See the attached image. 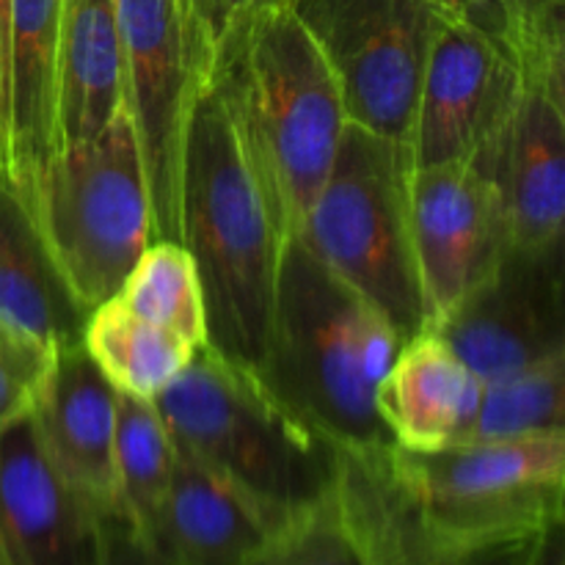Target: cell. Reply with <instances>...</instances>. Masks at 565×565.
I'll list each match as a JSON object with an SVG mask.
<instances>
[{
	"mask_svg": "<svg viewBox=\"0 0 565 565\" xmlns=\"http://www.w3.org/2000/svg\"><path fill=\"white\" fill-rule=\"evenodd\" d=\"M401 348L403 337L375 303L287 237L257 375L292 414L342 450L392 441L375 392Z\"/></svg>",
	"mask_w": 565,
	"mask_h": 565,
	"instance_id": "3957f363",
	"label": "cell"
},
{
	"mask_svg": "<svg viewBox=\"0 0 565 565\" xmlns=\"http://www.w3.org/2000/svg\"><path fill=\"white\" fill-rule=\"evenodd\" d=\"M210 83L235 121L281 232L296 237L348 125L329 61L290 6L252 11L226 22L215 39Z\"/></svg>",
	"mask_w": 565,
	"mask_h": 565,
	"instance_id": "6da1fadb",
	"label": "cell"
},
{
	"mask_svg": "<svg viewBox=\"0 0 565 565\" xmlns=\"http://www.w3.org/2000/svg\"><path fill=\"white\" fill-rule=\"evenodd\" d=\"M83 348L116 392L154 401L191 362L196 348L132 315L119 298L88 312Z\"/></svg>",
	"mask_w": 565,
	"mask_h": 565,
	"instance_id": "7402d4cb",
	"label": "cell"
},
{
	"mask_svg": "<svg viewBox=\"0 0 565 565\" xmlns=\"http://www.w3.org/2000/svg\"><path fill=\"white\" fill-rule=\"evenodd\" d=\"M348 452L395 511L441 550L524 539L563 522V430L456 441L430 452L392 441Z\"/></svg>",
	"mask_w": 565,
	"mask_h": 565,
	"instance_id": "5b68a950",
	"label": "cell"
},
{
	"mask_svg": "<svg viewBox=\"0 0 565 565\" xmlns=\"http://www.w3.org/2000/svg\"><path fill=\"white\" fill-rule=\"evenodd\" d=\"M6 174L25 202L55 154L61 0H3Z\"/></svg>",
	"mask_w": 565,
	"mask_h": 565,
	"instance_id": "2e32d148",
	"label": "cell"
},
{
	"mask_svg": "<svg viewBox=\"0 0 565 565\" xmlns=\"http://www.w3.org/2000/svg\"><path fill=\"white\" fill-rule=\"evenodd\" d=\"M522 92L511 55L452 6H441L406 136L414 169L472 163Z\"/></svg>",
	"mask_w": 565,
	"mask_h": 565,
	"instance_id": "30bf717a",
	"label": "cell"
},
{
	"mask_svg": "<svg viewBox=\"0 0 565 565\" xmlns=\"http://www.w3.org/2000/svg\"><path fill=\"white\" fill-rule=\"evenodd\" d=\"M334 72L351 125L406 143L436 0H292Z\"/></svg>",
	"mask_w": 565,
	"mask_h": 565,
	"instance_id": "9c48e42d",
	"label": "cell"
},
{
	"mask_svg": "<svg viewBox=\"0 0 565 565\" xmlns=\"http://www.w3.org/2000/svg\"><path fill=\"white\" fill-rule=\"evenodd\" d=\"M86 318L50 259L31 210L0 171V329L64 348L83 340Z\"/></svg>",
	"mask_w": 565,
	"mask_h": 565,
	"instance_id": "ffe728a7",
	"label": "cell"
},
{
	"mask_svg": "<svg viewBox=\"0 0 565 565\" xmlns=\"http://www.w3.org/2000/svg\"><path fill=\"white\" fill-rule=\"evenodd\" d=\"M0 552L9 565H97V516L50 467L31 417L0 430Z\"/></svg>",
	"mask_w": 565,
	"mask_h": 565,
	"instance_id": "9a60e30c",
	"label": "cell"
},
{
	"mask_svg": "<svg viewBox=\"0 0 565 565\" xmlns=\"http://www.w3.org/2000/svg\"><path fill=\"white\" fill-rule=\"evenodd\" d=\"M472 163L500 193L513 246H563L565 83H522L505 125Z\"/></svg>",
	"mask_w": 565,
	"mask_h": 565,
	"instance_id": "4fadbf2b",
	"label": "cell"
},
{
	"mask_svg": "<svg viewBox=\"0 0 565 565\" xmlns=\"http://www.w3.org/2000/svg\"><path fill=\"white\" fill-rule=\"evenodd\" d=\"M565 414V353L483 384L478 412L461 441L561 434Z\"/></svg>",
	"mask_w": 565,
	"mask_h": 565,
	"instance_id": "d4e9b609",
	"label": "cell"
},
{
	"mask_svg": "<svg viewBox=\"0 0 565 565\" xmlns=\"http://www.w3.org/2000/svg\"><path fill=\"white\" fill-rule=\"evenodd\" d=\"M276 533L257 502L174 439V467L149 541L177 565H248Z\"/></svg>",
	"mask_w": 565,
	"mask_h": 565,
	"instance_id": "e0dca14e",
	"label": "cell"
},
{
	"mask_svg": "<svg viewBox=\"0 0 565 565\" xmlns=\"http://www.w3.org/2000/svg\"><path fill=\"white\" fill-rule=\"evenodd\" d=\"M287 6H292V0H177V9L191 17L213 42L235 17L265 9H287Z\"/></svg>",
	"mask_w": 565,
	"mask_h": 565,
	"instance_id": "f546056e",
	"label": "cell"
},
{
	"mask_svg": "<svg viewBox=\"0 0 565 565\" xmlns=\"http://www.w3.org/2000/svg\"><path fill=\"white\" fill-rule=\"evenodd\" d=\"M125 108L116 0H61L55 152L97 136Z\"/></svg>",
	"mask_w": 565,
	"mask_h": 565,
	"instance_id": "d6986e66",
	"label": "cell"
},
{
	"mask_svg": "<svg viewBox=\"0 0 565 565\" xmlns=\"http://www.w3.org/2000/svg\"><path fill=\"white\" fill-rule=\"evenodd\" d=\"M436 3H441V6H452V9H458V6H461V0H436Z\"/></svg>",
	"mask_w": 565,
	"mask_h": 565,
	"instance_id": "836d02e7",
	"label": "cell"
},
{
	"mask_svg": "<svg viewBox=\"0 0 565 565\" xmlns=\"http://www.w3.org/2000/svg\"><path fill=\"white\" fill-rule=\"evenodd\" d=\"M97 565H177L125 513L97 516Z\"/></svg>",
	"mask_w": 565,
	"mask_h": 565,
	"instance_id": "f1b7e54d",
	"label": "cell"
},
{
	"mask_svg": "<svg viewBox=\"0 0 565 565\" xmlns=\"http://www.w3.org/2000/svg\"><path fill=\"white\" fill-rule=\"evenodd\" d=\"M0 138L6 143V14L0 0Z\"/></svg>",
	"mask_w": 565,
	"mask_h": 565,
	"instance_id": "1f68e13d",
	"label": "cell"
},
{
	"mask_svg": "<svg viewBox=\"0 0 565 565\" xmlns=\"http://www.w3.org/2000/svg\"><path fill=\"white\" fill-rule=\"evenodd\" d=\"M152 403L169 434L257 502L276 530L337 486L340 447L292 414L257 370L207 342Z\"/></svg>",
	"mask_w": 565,
	"mask_h": 565,
	"instance_id": "277c9868",
	"label": "cell"
},
{
	"mask_svg": "<svg viewBox=\"0 0 565 565\" xmlns=\"http://www.w3.org/2000/svg\"><path fill=\"white\" fill-rule=\"evenodd\" d=\"M138 318L171 331L188 345L207 342L204 292L193 257L182 243L152 241L116 292Z\"/></svg>",
	"mask_w": 565,
	"mask_h": 565,
	"instance_id": "cb8c5ba5",
	"label": "cell"
},
{
	"mask_svg": "<svg viewBox=\"0 0 565 565\" xmlns=\"http://www.w3.org/2000/svg\"><path fill=\"white\" fill-rule=\"evenodd\" d=\"M50 259L86 312L119 292L154 241L152 199L127 108L55 152L25 199Z\"/></svg>",
	"mask_w": 565,
	"mask_h": 565,
	"instance_id": "52a82bcc",
	"label": "cell"
},
{
	"mask_svg": "<svg viewBox=\"0 0 565 565\" xmlns=\"http://www.w3.org/2000/svg\"><path fill=\"white\" fill-rule=\"evenodd\" d=\"M285 232L224 99L204 83L180 180V243L199 270L207 345L257 370L274 315Z\"/></svg>",
	"mask_w": 565,
	"mask_h": 565,
	"instance_id": "7a4b0ae2",
	"label": "cell"
},
{
	"mask_svg": "<svg viewBox=\"0 0 565 565\" xmlns=\"http://www.w3.org/2000/svg\"><path fill=\"white\" fill-rule=\"evenodd\" d=\"M408 224L434 329L502 263L511 226L494 182L475 163L412 169Z\"/></svg>",
	"mask_w": 565,
	"mask_h": 565,
	"instance_id": "8fae6325",
	"label": "cell"
},
{
	"mask_svg": "<svg viewBox=\"0 0 565 565\" xmlns=\"http://www.w3.org/2000/svg\"><path fill=\"white\" fill-rule=\"evenodd\" d=\"M58 348L0 329V430L31 414Z\"/></svg>",
	"mask_w": 565,
	"mask_h": 565,
	"instance_id": "83f0119b",
	"label": "cell"
},
{
	"mask_svg": "<svg viewBox=\"0 0 565 565\" xmlns=\"http://www.w3.org/2000/svg\"><path fill=\"white\" fill-rule=\"evenodd\" d=\"M125 108L138 138L154 241L180 243V180L191 110L210 81L215 42L177 0H116Z\"/></svg>",
	"mask_w": 565,
	"mask_h": 565,
	"instance_id": "ba28073f",
	"label": "cell"
},
{
	"mask_svg": "<svg viewBox=\"0 0 565 565\" xmlns=\"http://www.w3.org/2000/svg\"><path fill=\"white\" fill-rule=\"evenodd\" d=\"M248 565H373V552L340 486H334L279 530Z\"/></svg>",
	"mask_w": 565,
	"mask_h": 565,
	"instance_id": "4316f807",
	"label": "cell"
},
{
	"mask_svg": "<svg viewBox=\"0 0 565 565\" xmlns=\"http://www.w3.org/2000/svg\"><path fill=\"white\" fill-rule=\"evenodd\" d=\"M458 11L511 55L522 83H563L565 0H461Z\"/></svg>",
	"mask_w": 565,
	"mask_h": 565,
	"instance_id": "484cf974",
	"label": "cell"
},
{
	"mask_svg": "<svg viewBox=\"0 0 565 565\" xmlns=\"http://www.w3.org/2000/svg\"><path fill=\"white\" fill-rule=\"evenodd\" d=\"M174 467V439L152 401L116 392L114 475L119 511L152 539Z\"/></svg>",
	"mask_w": 565,
	"mask_h": 565,
	"instance_id": "603a6c76",
	"label": "cell"
},
{
	"mask_svg": "<svg viewBox=\"0 0 565 565\" xmlns=\"http://www.w3.org/2000/svg\"><path fill=\"white\" fill-rule=\"evenodd\" d=\"M483 381L436 331L403 342L375 392V412L392 445L430 452L463 439Z\"/></svg>",
	"mask_w": 565,
	"mask_h": 565,
	"instance_id": "ac0fdd59",
	"label": "cell"
},
{
	"mask_svg": "<svg viewBox=\"0 0 565 565\" xmlns=\"http://www.w3.org/2000/svg\"><path fill=\"white\" fill-rule=\"evenodd\" d=\"M31 425L50 467L94 513L116 511V390L83 342L55 351L53 367L31 406Z\"/></svg>",
	"mask_w": 565,
	"mask_h": 565,
	"instance_id": "5bb4252c",
	"label": "cell"
},
{
	"mask_svg": "<svg viewBox=\"0 0 565 565\" xmlns=\"http://www.w3.org/2000/svg\"><path fill=\"white\" fill-rule=\"evenodd\" d=\"M412 169L406 143L348 121L296 235L331 274L375 303L403 342L428 331L408 224Z\"/></svg>",
	"mask_w": 565,
	"mask_h": 565,
	"instance_id": "8992f818",
	"label": "cell"
},
{
	"mask_svg": "<svg viewBox=\"0 0 565 565\" xmlns=\"http://www.w3.org/2000/svg\"><path fill=\"white\" fill-rule=\"evenodd\" d=\"M0 565H9V563H6V557H3V552H0Z\"/></svg>",
	"mask_w": 565,
	"mask_h": 565,
	"instance_id": "e575fe53",
	"label": "cell"
},
{
	"mask_svg": "<svg viewBox=\"0 0 565 565\" xmlns=\"http://www.w3.org/2000/svg\"><path fill=\"white\" fill-rule=\"evenodd\" d=\"M0 171H6V143L0 138Z\"/></svg>",
	"mask_w": 565,
	"mask_h": 565,
	"instance_id": "d6a6232c",
	"label": "cell"
},
{
	"mask_svg": "<svg viewBox=\"0 0 565 565\" xmlns=\"http://www.w3.org/2000/svg\"><path fill=\"white\" fill-rule=\"evenodd\" d=\"M533 565H565V533L563 522L552 524L541 539L539 552H535Z\"/></svg>",
	"mask_w": 565,
	"mask_h": 565,
	"instance_id": "4dcf8cb0",
	"label": "cell"
},
{
	"mask_svg": "<svg viewBox=\"0 0 565 565\" xmlns=\"http://www.w3.org/2000/svg\"><path fill=\"white\" fill-rule=\"evenodd\" d=\"M563 246H511L502 263L430 331L483 384L565 353Z\"/></svg>",
	"mask_w": 565,
	"mask_h": 565,
	"instance_id": "7c38bea8",
	"label": "cell"
},
{
	"mask_svg": "<svg viewBox=\"0 0 565 565\" xmlns=\"http://www.w3.org/2000/svg\"><path fill=\"white\" fill-rule=\"evenodd\" d=\"M342 497L356 516L373 565H533L544 533L524 535V539L497 541L486 546H467V550H441L428 544L390 500L381 494L362 463L351 452L340 450V475H337ZM561 524V522H557Z\"/></svg>",
	"mask_w": 565,
	"mask_h": 565,
	"instance_id": "44dd1931",
	"label": "cell"
}]
</instances>
